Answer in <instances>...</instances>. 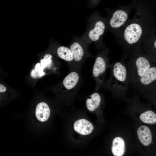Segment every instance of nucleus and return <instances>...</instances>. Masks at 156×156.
I'll list each match as a JSON object with an SVG mask.
<instances>
[{
    "mask_svg": "<svg viewBox=\"0 0 156 156\" xmlns=\"http://www.w3.org/2000/svg\"><path fill=\"white\" fill-rule=\"evenodd\" d=\"M156 33V12L138 7L134 17L129 20L115 36L121 47L123 55L127 57L133 52L142 51L143 40Z\"/></svg>",
    "mask_w": 156,
    "mask_h": 156,
    "instance_id": "nucleus-1",
    "label": "nucleus"
},
{
    "mask_svg": "<svg viewBox=\"0 0 156 156\" xmlns=\"http://www.w3.org/2000/svg\"><path fill=\"white\" fill-rule=\"evenodd\" d=\"M127 57L123 56L118 61L110 64L109 68L110 74L109 78L105 81L102 87L115 92L123 93L129 85Z\"/></svg>",
    "mask_w": 156,
    "mask_h": 156,
    "instance_id": "nucleus-2",
    "label": "nucleus"
},
{
    "mask_svg": "<svg viewBox=\"0 0 156 156\" xmlns=\"http://www.w3.org/2000/svg\"><path fill=\"white\" fill-rule=\"evenodd\" d=\"M107 31L106 18L96 11L88 19L86 29L81 37L89 44L93 43L97 49L102 50L106 47L103 37Z\"/></svg>",
    "mask_w": 156,
    "mask_h": 156,
    "instance_id": "nucleus-3",
    "label": "nucleus"
},
{
    "mask_svg": "<svg viewBox=\"0 0 156 156\" xmlns=\"http://www.w3.org/2000/svg\"><path fill=\"white\" fill-rule=\"evenodd\" d=\"M128 57L127 64L129 85L133 86L155 63L142 51L133 52Z\"/></svg>",
    "mask_w": 156,
    "mask_h": 156,
    "instance_id": "nucleus-4",
    "label": "nucleus"
},
{
    "mask_svg": "<svg viewBox=\"0 0 156 156\" xmlns=\"http://www.w3.org/2000/svg\"><path fill=\"white\" fill-rule=\"evenodd\" d=\"M109 50L105 47L101 51H98L95 56V60L92 69V77L95 81V90L102 87L105 80L107 70L110 64L108 56Z\"/></svg>",
    "mask_w": 156,
    "mask_h": 156,
    "instance_id": "nucleus-5",
    "label": "nucleus"
},
{
    "mask_svg": "<svg viewBox=\"0 0 156 156\" xmlns=\"http://www.w3.org/2000/svg\"><path fill=\"white\" fill-rule=\"evenodd\" d=\"M69 73L57 85L56 92L63 98L71 96L78 89L81 83L80 70L70 69Z\"/></svg>",
    "mask_w": 156,
    "mask_h": 156,
    "instance_id": "nucleus-6",
    "label": "nucleus"
},
{
    "mask_svg": "<svg viewBox=\"0 0 156 156\" xmlns=\"http://www.w3.org/2000/svg\"><path fill=\"white\" fill-rule=\"evenodd\" d=\"M90 44L81 37L75 36L68 46L73 55V60L70 66V69L76 68L80 70L86 60L90 57H94L89 50Z\"/></svg>",
    "mask_w": 156,
    "mask_h": 156,
    "instance_id": "nucleus-7",
    "label": "nucleus"
},
{
    "mask_svg": "<svg viewBox=\"0 0 156 156\" xmlns=\"http://www.w3.org/2000/svg\"><path fill=\"white\" fill-rule=\"evenodd\" d=\"M130 8H120L111 11L107 10L106 18L107 31L115 36L129 19L131 10Z\"/></svg>",
    "mask_w": 156,
    "mask_h": 156,
    "instance_id": "nucleus-8",
    "label": "nucleus"
},
{
    "mask_svg": "<svg viewBox=\"0 0 156 156\" xmlns=\"http://www.w3.org/2000/svg\"><path fill=\"white\" fill-rule=\"evenodd\" d=\"M132 86L143 91H155L156 86V64H154Z\"/></svg>",
    "mask_w": 156,
    "mask_h": 156,
    "instance_id": "nucleus-9",
    "label": "nucleus"
},
{
    "mask_svg": "<svg viewBox=\"0 0 156 156\" xmlns=\"http://www.w3.org/2000/svg\"><path fill=\"white\" fill-rule=\"evenodd\" d=\"M141 49L155 64L156 63V34L147 37L142 43Z\"/></svg>",
    "mask_w": 156,
    "mask_h": 156,
    "instance_id": "nucleus-10",
    "label": "nucleus"
},
{
    "mask_svg": "<svg viewBox=\"0 0 156 156\" xmlns=\"http://www.w3.org/2000/svg\"><path fill=\"white\" fill-rule=\"evenodd\" d=\"M92 123L85 118H80L75 121L73 125L74 131L82 136H86L92 133L94 129Z\"/></svg>",
    "mask_w": 156,
    "mask_h": 156,
    "instance_id": "nucleus-11",
    "label": "nucleus"
},
{
    "mask_svg": "<svg viewBox=\"0 0 156 156\" xmlns=\"http://www.w3.org/2000/svg\"><path fill=\"white\" fill-rule=\"evenodd\" d=\"M50 114V109L47 103L41 102L38 104L35 110V116L38 120L45 122L48 120Z\"/></svg>",
    "mask_w": 156,
    "mask_h": 156,
    "instance_id": "nucleus-12",
    "label": "nucleus"
},
{
    "mask_svg": "<svg viewBox=\"0 0 156 156\" xmlns=\"http://www.w3.org/2000/svg\"><path fill=\"white\" fill-rule=\"evenodd\" d=\"M56 55L60 59L66 62L70 66L73 60V53L68 47L60 44L56 45L55 49Z\"/></svg>",
    "mask_w": 156,
    "mask_h": 156,
    "instance_id": "nucleus-13",
    "label": "nucleus"
},
{
    "mask_svg": "<svg viewBox=\"0 0 156 156\" xmlns=\"http://www.w3.org/2000/svg\"><path fill=\"white\" fill-rule=\"evenodd\" d=\"M137 133L140 142L145 146H148L151 143L152 135L149 128L145 125H142L138 129Z\"/></svg>",
    "mask_w": 156,
    "mask_h": 156,
    "instance_id": "nucleus-14",
    "label": "nucleus"
},
{
    "mask_svg": "<svg viewBox=\"0 0 156 156\" xmlns=\"http://www.w3.org/2000/svg\"><path fill=\"white\" fill-rule=\"evenodd\" d=\"M101 102L102 97L100 94L97 92H94L86 99V108L90 111H94L99 106Z\"/></svg>",
    "mask_w": 156,
    "mask_h": 156,
    "instance_id": "nucleus-15",
    "label": "nucleus"
},
{
    "mask_svg": "<svg viewBox=\"0 0 156 156\" xmlns=\"http://www.w3.org/2000/svg\"><path fill=\"white\" fill-rule=\"evenodd\" d=\"M112 151L115 156H122L125 151V145L123 139L120 137H116L113 140Z\"/></svg>",
    "mask_w": 156,
    "mask_h": 156,
    "instance_id": "nucleus-16",
    "label": "nucleus"
},
{
    "mask_svg": "<svg viewBox=\"0 0 156 156\" xmlns=\"http://www.w3.org/2000/svg\"><path fill=\"white\" fill-rule=\"evenodd\" d=\"M140 118L145 123L154 124L156 122V114L151 110H148L142 113Z\"/></svg>",
    "mask_w": 156,
    "mask_h": 156,
    "instance_id": "nucleus-17",
    "label": "nucleus"
},
{
    "mask_svg": "<svg viewBox=\"0 0 156 156\" xmlns=\"http://www.w3.org/2000/svg\"><path fill=\"white\" fill-rule=\"evenodd\" d=\"M52 55L49 53H47L43 56V59L40 61V65L43 70L45 68L49 67L52 62Z\"/></svg>",
    "mask_w": 156,
    "mask_h": 156,
    "instance_id": "nucleus-18",
    "label": "nucleus"
},
{
    "mask_svg": "<svg viewBox=\"0 0 156 156\" xmlns=\"http://www.w3.org/2000/svg\"><path fill=\"white\" fill-rule=\"evenodd\" d=\"M34 69L39 72L41 77L45 75V73L43 72V69L41 67L40 63H38L35 65Z\"/></svg>",
    "mask_w": 156,
    "mask_h": 156,
    "instance_id": "nucleus-19",
    "label": "nucleus"
},
{
    "mask_svg": "<svg viewBox=\"0 0 156 156\" xmlns=\"http://www.w3.org/2000/svg\"><path fill=\"white\" fill-rule=\"evenodd\" d=\"M31 76L33 78L41 77L39 72L36 70L34 69L32 70L30 74Z\"/></svg>",
    "mask_w": 156,
    "mask_h": 156,
    "instance_id": "nucleus-20",
    "label": "nucleus"
},
{
    "mask_svg": "<svg viewBox=\"0 0 156 156\" xmlns=\"http://www.w3.org/2000/svg\"><path fill=\"white\" fill-rule=\"evenodd\" d=\"M99 0H90V8L96 6Z\"/></svg>",
    "mask_w": 156,
    "mask_h": 156,
    "instance_id": "nucleus-21",
    "label": "nucleus"
},
{
    "mask_svg": "<svg viewBox=\"0 0 156 156\" xmlns=\"http://www.w3.org/2000/svg\"><path fill=\"white\" fill-rule=\"evenodd\" d=\"M6 90V88L3 85L0 84V93L4 92Z\"/></svg>",
    "mask_w": 156,
    "mask_h": 156,
    "instance_id": "nucleus-22",
    "label": "nucleus"
}]
</instances>
